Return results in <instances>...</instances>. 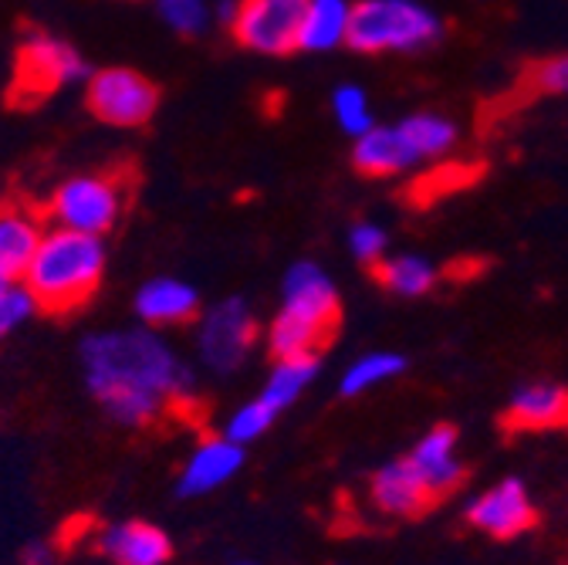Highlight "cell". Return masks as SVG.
I'll return each mask as SVG.
<instances>
[{"label": "cell", "mask_w": 568, "mask_h": 565, "mask_svg": "<svg viewBox=\"0 0 568 565\" xmlns=\"http://www.w3.org/2000/svg\"><path fill=\"white\" fill-rule=\"evenodd\" d=\"M11 285H14V281H11V278H8L4 271H0V295H4V292H8Z\"/></svg>", "instance_id": "obj_32"}, {"label": "cell", "mask_w": 568, "mask_h": 565, "mask_svg": "<svg viewBox=\"0 0 568 565\" xmlns=\"http://www.w3.org/2000/svg\"><path fill=\"white\" fill-rule=\"evenodd\" d=\"M538 522H541V515L531 505L521 481H501L467 505V525L497 542H511L518 535H528L538 528Z\"/></svg>", "instance_id": "obj_9"}, {"label": "cell", "mask_w": 568, "mask_h": 565, "mask_svg": "<svg viewBox=\"0 0 568 565\" xmlns=\"http://www.w3.org/2000/svg\"><path fill=\"white\" fill-rule=\"evenodd\" d=\"M444 38V21L419 0H359L345 44L359 54H416Z\"/></svg>", "instance_id": "obj_3"}, {"label": "cell", "mask_w": 568, "mask_h": 565, "mask_svg": "<svg viewBox=\"0 0 568 565\" xmlns=\"http://www.w3.org/2000/svg\"><path fill=\"white\" fill-rule=\"evenodd\" d=\"M332 115H335L338 129H342L345 135H352V139L366 135V132L376 125L369 95H366L359 85H352V82H348V85H338V89L332 92Z\"/></svg>", "instance_id": "obj_25"}, {"label": "cell", "mask_w": 568, "mask_h": 565, "mask_svg": "<svg viewBox=\"0 0 568 565\" xmlns=\"http://www.w3.org/2000/svg\"><path fill=\"white\" fill-rule=\"evenodd\" d=\"M525 82L541 95H568V54L545 58V61L531 64Z\"/></svg>", "instance_id": "obj_29"}, {"label": "cell", "mask_w": 568, "mask_h": 565, "mask_svg": "<svg viewBox=\"0 0 568 565\" xmlns=\"http://www.w3.org/2000/svg\"><path fill=\"white\" fill-rule=\"evenodd\" d=\"M85 105L99 122L135 129L146 125L160 109V89L132 68H102L89 75Z\"/></svg>", "instance_id": "obj_7"}, {"label": "cell", "mask_w": 568, "mask_h": 565, "mask_svg": "<svg viewBox=\"0 0 568 565\" xmlns=\"http://www.w3.org/2000/svg\"><path fill=\"white\" fill-rule=\"evenodd\" d=\"M338 325L342 322H328V319L305 315V312L281 305V312L274 315V322L267 329V349H271L274 360L318 356V352H325L335 342Z\"/></svg>", "instance_id": "obj_14"}, {"label": "cell", "mask_w": 568, "mask_h": 565, "mask_svg": "<svg viewBox=\"0 0 568 565\" xmlns=\"http://www.w3.org/2000/svg\"><path fill=\"white\" fill-rule=\"evenodd\" d=\"M257 342V319L244 299H224L196 319V349L206 370L234 373L244 366L251 345Z\"/></svg>", "instance_id": "obj_6"}, {"label": "cell", "mask_w": 568, "mask_h": 565, "mask_svg": "<svg viewBox=\"0 0 568 565\" xmlns=\"http://www.w3.org/2000/svg\"><path fill=\"white\" fill-rule=\"evenodd\" d=\"M89 79V64L68 41L48 31H28L14 51V75L8 89V105L31 112L44 105L54 92Z\"/></svg>", "instance_id": "obj_4"}, {"label": "cell", "mask_w": 568, "mask_h": 565, "mask_svg": "<svg viewBox=\"0 0 568 565\" xmlns=\"http://www.w3.org/2000/svg\"><path fill=\"white\" fill-rule=\"evenodd\" d=\"M352 0H308L298 51H332L342 48L352 24Z\"/></svg>", "instance_id": "obj_20"}, {"label": "cell", "mask_w": 568, "mask_h": 565, "mask_svg": "<svg viewBox=\"0 0 568 565\" xmlns=\"http://www.w3.org/2000/svg\"><path fill=\"white\" fill-rule=\"evenodd\" d=\"M160 18L183 38H196L210 24V8L206 0H156Z\"/></svg>", "instance_id": "obj_27"}, {"label": "cell", "mask_w": 568, "mask_h": 565, "mask_svg": "<svg viewBox=\"0 0 568 565\" xmlns=\"http://www.w3.org/2000/svg\"><path fill=\"white\" fill-rule=\"evenodd\" d=\"M89 393L122 427H153L173 410L193 406V373L153 329L92 332L82 342Z\"/></svg>", "instance_id": "obj_1"}, {"label": "cell", "mask_w": 568, "mask_h": 565, "mask_svg": "<svg viewBox=\"0 0 568 565\" xmlns=\"http://www.w3.org/2000/svg\"><path fill=\"white\" fill-rule=\"evenodd\" d=\"M135 186L132 167H115L109 173H82L64 180L48 200V218L58 228L82 234H109L122 218L125 200Z\"/></svg>", "instance_id": "obj_5"}, {"label": "cell", "mask_w": 568, "mask_h": 565, "mask_svg": "<svg viewBox=\"0 0 568 565\" xmlns=\"http://www.w3.org/2000/svg\"><path fill=\"white\" fill-rule=\"evenodd\" d=\"M369 494H373V505L393 518H423L440 505L434 487L423 481V474L409 464V457L393 461L383 471H376L369 481Z\"/></svg>", "instance_id": "obj_11"}, {"label": "cell", "mask_w": 568, "mask_h": 565, "mask_svg": "<svg viewBox=\"0 0 568 565\" xmlns=\"http://www.w3.org/2000/svg\"><path fill=\"white\" fill-rule=\"evenodd\" d=\"M373 278L379 285L399 299H419L426 292H434L440 271L419 258V254H396V258H383L373 264Z\"/></svg>", "instance_id": "obj_21"}, {"label": "cell", "mask_w": 568, "mask_h": 565, "mask_svg": "<svg viewBox=\"0 0 568 565\" xmlns=\"http://www.w3.org/2000/svg\"><path fill=\"white\" fill-rule=\"evenodd\" d=\"M318 376V356H302V360H274V370L261 390V400L271 403L277 413L292 406Z\"/></svg>", "instance_id": "obj_23"}, {"label": "cell", "mask_w": 568, "mask_h": 565, "mask_svg": "<svg viewBox=\"0 0 568 565\" xmlns=\"http://www.w3.org/2000/svg\"><path fill=\"white\" fill-rule=\"evenodd\" d=\"M135 315L146 325H190L200 319V295L176 278H153L135 292Z\"/></svg>", "instance_id": "obj_18"}, {"label": "cell", "mask_w": 568, "mask_h": 565, "mask_svg": "<svg viewBox=\"0 0 568 565\" xmlns=\"http://www.w3.org/2000/svg\"><path fill=\"white\" fill-rule=\"evenodd\" d=\"M386 248H389V234L379 224L359 221V224L348 231V251H352V258L359 261V264H369L373 268L376 261H383Z\"/></svg>", "instance_id": "obj_28"}, {"label": "cell", "mask_w": 568, "mask_h": 565, "mask_svg": "<svg viewBox=\"0 0 568 565\" xmlns=\"http://www.w3.org/2000/svg\"><path fill=\"white\" fill-rule=\"evenodd\" d=\"M284 305L295 312H305V315L342 322V302H338L332 278L312 261H298V264H292L288 274H284Z\"/></svg>", "instance_id": "obj_19"}, {"label": "cell", "mask_w": 568, "mask_h": 565, "mask_svg": "<svg viewBox=\"0 0 568 565\" xmlns=\"http://www.w3.org/2000/svg\"><path fill=\"white\" fill-rule=\"evenodd\" d=\"M409 464L423 474L426 484L434 487L437 498L447 502L450 494L467 481V467L457 461V427H450V423L434 427L413 447Z\"/></svg>", "instance_id": "obj_16"}, {"label": "cell", "mask_w": 568, "mask_h": 565, "mask_svg": "<svg viewBox=\"0 0 568 565\" xmlns=\"http://www.w3.org/2000/svg\"><path fill=\"white\" fill-rule=\"evenodd\" d=\"M237 565H251V562H237Z\"/></svg>", "instance_id": "obj_33"}, {"label": "cell", "mask_w": 568, "mask_h": 565, "mask_svg": "<svg viewBox=\"0 0 568 565\" xmlns=\"http://www.w3.org/2000/svg\"><path fill=\"white\" fill-rule=\"evenodd\" d=\"M419 160H440L457 147V125L440 112H413L399 122Z\"/></svg>", "instance_id": "obj_22"}, {"label": "cell", "mask_w": 568, "mask_h": 565, "mask_svg": "<svg viewBox=\"0 0 568 565\" xmlns=\"http://www.w3.org/2000/svg\"><path fill=\"white\" fill-rule=\"evenodd\" d=\"M95 545L115 565H166L173 555L170 535L150 522H115L99 532Z\"/></svg>", "instance_id": "obj_15"}, {"label": "cell", "mask_w": 568, "mask_h": 565, "mask_svg": "<svg viewBox=\"0 0 568 565\" xmlns=\"http://www.w3.org/2000/svg\"><path fill=\"white\" fill-rule=\"evenodd\" d=\"M44 241L41 214L21 200H0V271L21 281Z\"/></svg>", "instance_id": "obj_13"}, {"label": "cell", "mask_w": 568, "mask_h": 565, "mask_svg": "<svg viewBox=\"0 0 568 565\" xmlns=\"http://www.w3.org/2000/svg\"><path fill=\"white\" fill-rule=\"evenodd\" d=\"M51 558H54V548L51 545H28V552H24V565H51Z\"/></svg>", "instance_id": "obj_31"}, {"label": "cell", "mask_w": 568, "mask_h": 565, "mask_svg": "<svg viewBox=\"0 0 568 565\" xmlns=\"http://www.w3.org/2000/svg\"><path fill=\"white\" fill-rule=\"evenodd\" d=\"M308 0H241L231 34L254 54H292L302 41Z\"/></svg>", "instance_id": "obj_8"}, {"label": "cell", "mask_w": 568, "mask_h": 565, "mask_svg": "<svg viewBox=\"0 0 568 565\" xmlns=\"http://www.w3.org/2000/svg\"><path fill=\"white\" fill-rule=\"evenodd\" d=\"M241 467H244L241 444H234L227 437H203L180 471L176 494L180 498H200V494H210L221 484H227Z\"/></svg>", "instance_id": "obj_12"}, {"label": "cell", "mask_w": 568, "mask_h": 565, "mask_svg": "<svg viewBox=\"0 0 568 565\" xmlns=\"http://www.w3.org/2000/svg\"><path fill=\"white\" fill-rule=\"evenodd\" d=\"M497 427L505 431V437L568 431V386L558 383L521 386L505 406V413L497 416Z\"/></svg>", "instance_id": "obj_10"}, {"label": "cell", "mask_w": 568, "mask_h": 565, "mask_svg": "<svg viewBox=\"0 0 568 565\" xmlns=\"http://www.w3.org/2000/svg\"><path fill=\"white\" fill-rule=\"evenodd\" d=\"M406 370V360L396 356V352H369V356H363L359 363H352L342 376V386L338 393L342 396H359L366 393L369 386H379L393 376H399Z\"/></svg>", "instance_id": "obj_24"}, {"label": "cell", "mask_w": 568, "mask_h": 565, "mask_svg": "<svg viewBox=\"0 0 568 565\" xmlns=\"http://www.w3.org/2000/svg\"><path fill=\"white\" fill-rule=\"evenodd\" d=\"M105 274V244L95 234L51 228L21 278L31 292L38 312L44 315H71L85 309Z\"/></svg>", "instance_id": "obj_2"}, {"label": "cell", "mask_w": 568, "mask_h": 565, "mask_svg": "<svg viewBox=\"0 0 568 565\" xmlns=\"http://www.w3.org/2000/svg\"><path fill=\"white\" fill-rule=\"evenodd\" d=\"M31 312H38L34 299L28 289L11 285L4 295H0V339H8L24 319H31Z\"/></svg>", "instance_id": "obj_30"}, {"label": "cell", "mask_w": 568, "mask_h": 565, "mask_svg": "<svg viewBox=\"0 0 568 565\" xmlns=\"http://www.w3.org/2000/svg\"><path fill=\"white\" fill-rule=\"evenodd\" d=\"M277 420V410L271 406V403H264L261 396L257 400H251V403H244L231 420H227V427H224V437L227 441H234V444H251V441H257L271 423Z\"/></svg>", "instance_id": "obj_26"}, {"label": "cell", "mask_w": 568, "mask_h": 565, "mask_svg": "<svg viewBox=\"0 0 568 565\" xmlns=\"http://www.w3.org/2000/svg\"><path fill=\"white\" fill-rule=\"evenodd\" d=\"M423 163L416 150L409 147L406 132L396 125H373L366 135L355 139L352 147V167L363 176H396Z\"/></svg>", "instance_id": "obj_17"}]
</instances>
